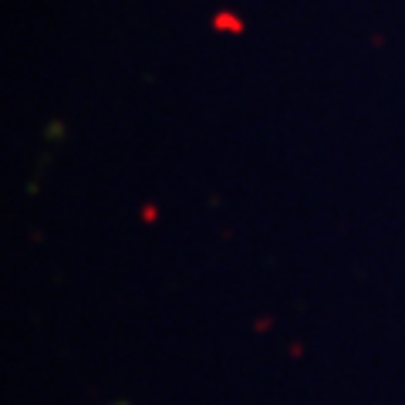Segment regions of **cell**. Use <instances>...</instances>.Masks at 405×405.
Segmentation results:
<instances>
[{"label": "cell", "mask_w": 405, "mask_h": 405, "mask_svg": "<svg viewBox=\"0 0 405 405\" xmlns=\"http://www.w3.org/2000/svg\"><path fill=\"white\" fill-rule=\"evenodd\" d=\"M216 27H220V31H240V20L220 14V17H216Z\"/></svg>", "instance_id": "6da1fadb"}]
</instances>
